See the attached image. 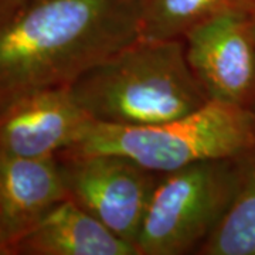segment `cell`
Listing matches in <instances>:
<instances>
[{"mask_svg":"<svg viewBox=\"0 0 255 255\" xmlns=\"http://www.w3.org/2000/svg\"><path fill=\"white\" fill-rule=\"evenodd\" d=\"M27 0H0V21L7 18Z\"/></svg>","mask_w":255,"mask_h":255,"instance_id":"obj_12","label":"cell"},{"mask_svg":"<svg viewBox=\"0 0 255 255\" xmlns=\"http://www.w3.org/2000/svg\"><path fill=\"white\" fill-rule=\"evenodd\" d=\"M6 255H137V251L68 197L14 240Z\"/></svg>","mask_w":255,"mask_h":255,"instance_id":"obj_9","label":"cell"},{"mask_svg":"<svg viewBox=\"0 0 255 255\" xmlns=\"http://www.w3.org/2000/svg\"><path fill=\"white\" fill-rule=\"evenodd\" d=\"M199 250L203 255H255V147L237 157L234 196Z\"/></svg>","mask_w":255,"mask_h":255,"instance_id":"obj_10","label":"cell"},{"mask_svg":"<svg viewBox=\"0 0 255 255\" xmlns=\"http://www.w3.org/2000/svg\"><path fill=\"white\" fill-rule=\"evenodd\" d=\"M186 58L210 101L255 107V36L251 11H228L183 36Z\"/></svg>","mask_w":255,"mask_h":255,"instance_id":"obj_6","label":"cell"},{"mask_svg":"<svg viewBox=\"0 0 255 255\" xmlns=\"http://www.w3.org/2000/svg\"><path fill=\"white\" fill-rule=\"evenodd\" d=\"M251 21H253V28H254V36H255V7L251 11Z\"/></svg>","mask_w":255,"mask_h":255,"instance_id":"obj_13","label":"cell"},{"mask_svg":"<svg viewBox=\"0 0 255 255\" xmlns=\"http://www.w3.org/2000/svg\"><path fill=\"white\" fill-rule=\"evenodd\" d=\"M253 147L255 111L210 101L182 118L157 125L92 122L75 145L60 153H115L163 174L203 160L236 159Z\"/></svg>","mask_w":255,"mask_h":255,"instance_id":"obj_3","label":"cell"},{"mask_svg":"<svg viewBox=\"0 0 255 255\" xmlns=\"http://www.w3.org/2000/svg\"><path fill=\"white\" fill-rule=\"evenodd\" d=\"M0 255H3V246H1V240H0Z\"/></svg>","mask_w":255,"mask_h":255,"instance_id":"obj_14","label":"cell"},{"mask_svg":"<svg viewBox=\"0 0 255 255\" xmlns=\"http://www.w3.org/2000/svg\"><path fill=\"white\" fill-rule=\"evenodd\" d=\"M94 122L149 127L210 102L186 58L183 38L137 36L70 87Z\"/></svg>","mask_w":255,"mask_h":255,"instance_id":"obj_2","label":"cell"},{"mask_svg":"<svg viewBox=\"0 0 255 255\" xmlns=\"http://www.w3.org/2000/svg\"><path fill=\"white\" fill-rule=\"evenodd\" d=\"M253 110H254V111H255V107H254V108H253Z\"/></svg>","mask_w":255,"mask_h":255,"instance_id":"obj_15","label":"cell"},{"mask_svg":"<svg viewBox=\"0 0 255 255\" xmlns=\"http://www.w3.org/2000/svg\"><path fill=\"white\" fill-rule=\"evenodd\" d=\"M236 186L237 157L162 174L135 241L137 255H180L200 248L226 214Z\"/></svg>","mask_w":255,"mask_h":255,"instance_id":"obj_4","label":"cell"},{"mask_svg":"<svg viewBox=\"0 0 255 255\" xmlns=\"http://www.w3.org/2000/svg\"><path fill=\"white\" fill-rule=\"evenodd\" d=\"M140 33V0H27L0 21V107L71 87Z\"/></svg>","mask_w":255,"mask_h":255,"instance_id":"obj_1","label":"cell"},{"mask_svg":"<svg viewBox=\"0 0 255 255\" xmlns=\"http://www.w3.org/2000/svg\"><path fill=\"white\" fill-rule=\"evenodd\" d=\"M255 0H140V33L150 38H183L193 27L228 11H253Z\"/></svg>","mask_w":255,"mask_h":255,"instance_id":"obj_11","label":"cell"},{"mask_svg":"<svg viewBox=\"0 0 255 255\" xmlns=\"http://www.w3.org/2000/svg\"><path fill=\"white\" fill-rule=\"evenodd\" d=\"M92 122L70 87L21 95L0 107V155L55 157L75 145Z\"/></svg>","mask_w":255,"mask_h":255,"instance_id":"obj_7","label":"cell"},{"mask_svg":"<svg viewBox=\"0 0 255 255\" xmlns=\"http://www.w3.org/2000/svg\"><path fill=\"white\" fill-rule=\"evenodd\" d=\"M55 157L68 197L135 247L162 173L115 153H60Z\"/></svg>","mask_w":255,"mask_h":255,"instance_id":"obj_5","label":"cell"},{"mask_svg":"<svg viewBox=\"0 0 255 255\" xmlns=\"http://www.w3.org/2000/svg\"><path fill=\"white\" fill-rule=\"evenodd\" d=\"M68 199L57 157L0 155V240L6 248Z\"/></svg>","mask_w":255,"mask_h":255,"instance_id":"obj_8","label":"cell"}]
</instances>
